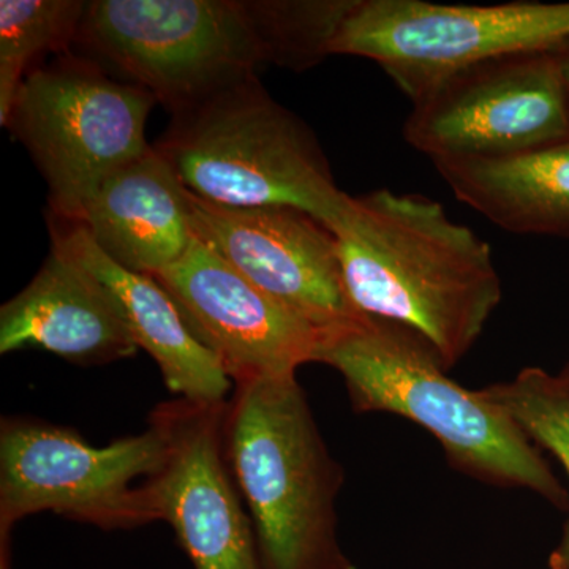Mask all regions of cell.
Masks as SVG:
<instances>
[{
    "label": "cell",
    "mask_w": 569,
    "mask_h": 569,
    "mask_svg": "<svg viewBox=\"0 0 569 569\" xmlns=\"http://www.w3.org/2000/svg\"><path fill=\"white\" fill-rule=\"evenodd\" d=\"M331 231L356 312L410 329L447 370L473 348L500 306L492 249L438 201L376 190L353 197Z\"/></svg>",
    "instance_id": "obj_1"
},
{
    "label": "cell",
    "mask_w": 569,
    "mask_h": 569,
    "mask_svg": "<svg viewBox=\"0 0 569 569\" xmlns=\"http://www.w3.org/2000/svg\"><path fill=\"white\" fill-rule=\"evenodd\" d=\"M317 362L342 376L356 413L410 419L436 438L460 473L569 508V493L541 449L479 389L451 380L432 347L410 329L358 317L326 331Z\"/></svg>",
    "instance_id": "obj_2"
},
{
    "label": "cell",
    "mask_w": 569,
    "mask_h": 569,
    "mask_svg": "<svg viewBox=\"0 0 569 569\" xmlns=\"http://www.w3.org/2000/svg\"><path fill=\"white\" fill-rule=\"evenodd\" d=\"M223 443L263 569H358L339 541L336 505L346 473L296 376L234 383Z\"/></svg>",
    "instance_id": "obj_3"
},
{
    "label": "cell",
    "mask_w": 569,
    "mask_h": 569,
    "mask_svg": "<svg viewBox=\"0 0 569 569\" xmlns=\"http://www.w3.org/2000/svg\"><path fill=\"white\" fill-rule=\"evenodd\" d=\"M156 149L209 203L295 208L332 230L353 200L337 187L312 130L258 78L176 112Z\"/></svg>",
    "instance_id": "obj_4"
},
{
    "label": "cell",
    "mask_w": 569,
    "mask_h": 569,
    "mask_svg": "<svg viewBox=\"0 0 569 569\" xmlns=\"http://www.w3.org/2000/svg\"><path fill=\"white\" fill-rule=\"evenodd\" d=\"M266 0H96L78 43L173 114L274 63Z\"/></svg>",
    "instance_id": "obj_5"
},
{
    "label": "cell",
    "mask_w": 569,
    "mask_h": 569,
    "mask_svg": "<svg viewBox=\"0 0 569 569\" xmlns=\"http://www.w3.org/2000/svg\"><path fill=\"white\" fill-rule=\"evenodd\" d=\"M153 103L89 59L66 54L31 70L6 127L43 174L51 216L78 222L104 179L148 151Z\"/></svg>",
    "instance_id": "obj_6"
},
{
    "label": "cell",
    "mask_w": 569,
    "mask_h": 569,
    "mask_svg": "<svg viewBox=\"0 0 569 569\" xmlns=\"http://www.w3.org/2000/svg\"><path fill=\"white\" fill-rule=\"evenodd\" d=\"M568 47L569 2L353 0L331 51L378 63L413 103L478 63Z\"/></svg>",
    "instance_id": "obj_7"
},
{
    "label": "cell",
    "mask_w": 569,
    "mask_h": 569,
    "mask_svg": "<svg viewBox=\"0 0 569 569\" xmlns=\"http://www.w3.org/2000/svg\"><path fill=\"white\" fill-rule=\"evenodd\" d=\"M167 440L148 430L92 447L74 430L31 418L0 426V531L50 511L102 530L157 522L146 481L162 468Z\"/></svg>",
    "instance_id": "obj_8"
},
{
    "label": "cell",
    "mask_w": 569,
    "mask_h": 569,
    "mask_svg": "<svg viewBox=\"0 0 569 569\" xmlns=\"http://www.w3.org/2000/svg\"><path fill=\"white\" fill-rule=\"evenodd\" d=\"M411 104L403 138L432 162L516 156L569 138L559 52L478 63Z\"/></svg>",
    "instance_id": "obj_9"
},
{
    "label": "cell",
    "mask_w": 569,
    "mask_h": 569,
    "mask_svg": "<svg viewBox=\"0 0 569 569\" xmlns=\"http://www.w3.org/2000/svg\"><path fill=\"white\" fill-rule=\"evenodd\" d=\"M224 406L186 399L157 406L149 419L163 432L167 456L146 492L194 569H263L224 456Z\"/></svg>",
    "instance_id": "obj_10"
},
{
    "label": "cell",
    "mask_w": 569,
    "mask_h": 569,
    "mask_svg": "<svg viewBox=\"0 0 569 569\" xmlns=\"http://www.w3.org/2000/svg\"><path fill=\"white\" fill-rule=\"evenodd\" d=\"M187 201L194 238L296 316L323 331L361 317L347 295L336 234L316 217L283 206L213 204L189 190Z\"/></svg>",
    "instance_id": "obj_11"
},
{
    "label": "cell",
    "mask_w": 569,
    "mask_h": 569,
    "mask_svg": "<svg viewBox=\"0 0 569 569\" xmlns=\"http://www.w3.org/2000/svg\"><path fill=\"white\" fill-rule=\"evenodd\" d=\"M153 279L234 383L296 376L299 367L317 362L326 331L266 295L197 238Z\"/></svg>",
    "instance_id": "obj_12"
},
{
    "label": "cell",
    "mask_w": 569,
    "mask_h": 569,
    "mask_svg": "<svg viewBox=\"0 0 569 569\" xmlns=\"http://www.w3.org/2000/svg\"><path fill=\"white\" fill-rule=\"evenodd\" d=\"M26 348L78 366L111 365L140 350L107 288L54 246L31 283L0 309V355Z\"/></svg>",
    "instance_id": "obj_13"
},
{
    "label": "cell",
    "mask_w": 569,
    "mask_h": 569,
    "mask_svg": "<svg viewBox=\"0 0 569 569\" xmlns=\"http://www.w3.org/2000/svg\"><path fill=\"white\" fill-rule=\"evenodd\" d=\"M78 223L112 263L142 276L173 266L194 239L187 190L156 146L108 176Z\"/></svg>",
    "instance_id": "obj_14"
},
{
    "label": "cell",
    "mask_w": 569,
    "mask_h": 569,
    "mask_svg": "<svg viewBox=\"0 0 569 569\" xmlns=\"http://www.w3.org/2000/svg\"><path fill=\"white\" fill-rule=\"evenodd\" d=\"M48 224L52 246L69 253L107 288L134 343L151 355L173 395L192 402H227L230 378L211 351L194 339L162 284L112 263L80 223L50 213Z\"/></svg>",
    "instance_id": "obj_15"
},
{
    "label": "cell",
    "mask_w": 569,
    "mask_h": 569,
    "mask_svg": "<svg viewBox=\"0 0 569 569\" xmlns=\"http://www.w3.org/2000/svg\"><path fill=\"white\" fill-rule=\"evenodd\" d=\"M433 164L459 201L509 233L569 236V138L516 156Z\"/></svg>",
    "instance_id": "obj_16"
},
{
    "label": "cell",
    "mask_w": 569,
    "mask_h": 569,
    "mask_svg": "<svg viewBox=\"0 0 569 569\" xmlns=\"http://www.w3.org/2000/svg\"><path fill=\"white\" fill-rule=\"evenodd\" d=\"M88 2L81 0H2L0 2V123L11 108L33 61L66 52L78 43Z\"/></svg>",
    "instance_id": "obj_17"
},
{
    "label": "cell",
    "mask_w": 569,
    "mask_h": 569,
    "mask_svg": "<svg viewBox=\"0 0 569 569\" xmlns=\"http://www.w3.org/2000/svg\"><path fill=\"white\" fill-rule=\"evenodd\" d=\"M503 408L539 449L553 456L569 478V387L541 367L520 370L515 380L479 389ZM549 569H569V519L559 545L550 552Z\"/></svg>",
    "instance_id": "obj_18"
},
{
    "label": "cell",
    "mask_w": 569,
    "mask_h": 569,
    "mask_svg": "<svg viewBox=\"0 0 569 569\" xmlns=\"http://www.w3.org/2000/svg\"><path fill=\"white\" fill-rule=\"evenodd\" d=\"M0 569H11V531H0Z\"/></svg>",
    "instance_id": "obj_19"
},
{
    "label": "cell",
    "mask_w": 569,
    "mask_h": 569,
    "mask_svg": "<svg viewBox=\"0 0 569 569\" xmlns=\"http://www.w3.org/2000/svg\"><path fill=\"white\" fill-rule=\"evenodd\" d=\"M561 71H563L565 82H567V89L569 93V47L567 50L559 52Z\"/></svg>",
    "instance_id": "obj_20"
},
{
    "label": "cell",
    "mask_w": 569,
    "mask_h": 569,
    "mask_svg": "<svg viewBox=\"0 0 569 569\" xmlns=\"http://www.w3.org/2000/svg\"><path fill=\"white\" fill-rule=\"evenodd\" d=\"M557 376H559L560 380L563 381V383L567 385V387H569V361L567 362V365L563 366V369H561L560 372L557 373Z\"/></svg>",
    "instance_id": "obj_21"
}]
</instances>
